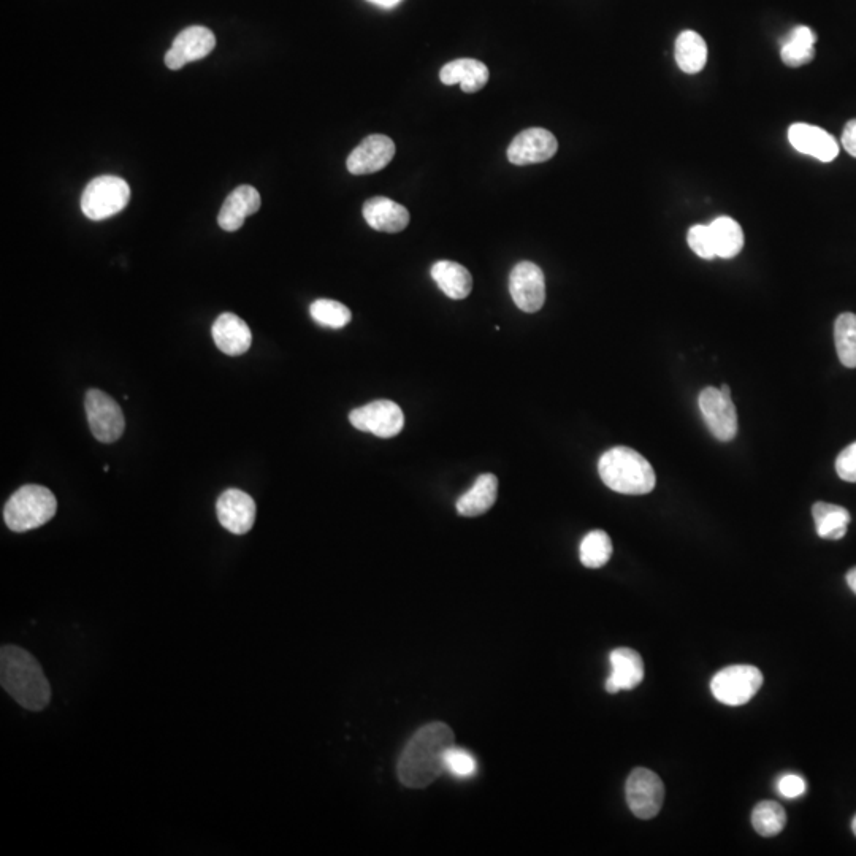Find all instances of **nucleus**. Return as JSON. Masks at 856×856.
I'll return each instance as SVG.
<instances>
[{
  "mask_svg": "<svg viewBox=\"0 0 856 856\" xmlns=\"http://www.w3.org/2000/svg\"><path fill=\"white\" fill-rule=\"evenodd\" d=\"M0 684L27 711H43L50 704V682L42 666L21 647L4 646L0 650Z\"/></svg>",
  "mask_w": 856,
  "mask_h": 856,
  "instance_id": "f03ea898",
  "label": "nucleus"
},
{
  "mask_svg": "<svg viewBox=\"0 0 856 856\" xmlns=\"http://www.w3.org/2000/svg\"><path fill=\"white\" fill-rule=\"evenodd\" d=\"M478 771L476 758L462 747L451 746L444 753V772H449L457 779H468Z\"/></svg>",
  "mask_w": 856,
  "mask_h": 856,
  "instance_id": "2f4dec72",
  "label": "nucleus"
},
{
  "mask_svg": "<svg viewBox=\"0 0 856 856\" xmlns=\"http://www.w3.org/2000/svg\"><path fill=\"white\" fill-rule=\"evenodd\" d=\"M845 579H847V584H849L850 590H852L856 595V568L850 570L849 573H847V576H845Z\"/></svg>",
  "mask_w": 856,
  "mask_h": 856,
  "instance_id": "4c0bfd02",
  "label": "nucleus"
},
{
  "mask_svg": "<svg viewBox=\"0 0 856 856\" xmlns=\"http://www.w3.org/2000/svg\"><path fill=\"white\" fill-rule=\"evenodd\" d=\"M395 156V143L386 135H370L349 154V172L352 175H370L386 169Z\"/></svg>",
  "mask_w": 856,
  "mask_h": 856,
  "instance_id": "2eb2a0df",
  "label": "nucleus"
},
{
  "mask_svg": "<svg viewBox=\"0 0 856 856\" xmlns=\"http://www.w3.org/2000/svg\"><path fill=\"white\" fill-rule=\"evenodd\" d=\"M219 524L234 535H245L256 522V501L243 490L229 489L216 503Z\"/></svg>",
  "mask_w": 856,
  "mask_h": 856,
  "instance_id": "4468645a",
  "label": "nucleus"
},
{
  "mask_svg": "<svg viewBox=\"0 0 856 856\" xmlns=\"http://www.w3.org/2000/svg\"><path fill=\"white\" fill-rule=\"evenodd\" d=\"M262 205V199L256 188L243 184L230 192L226 202L218 214V224L226 232H237L245 224L246 218L257 213Z\"/></svg>",
  "mask_w": 856,
  "mask_h": 856,
  "instance_id": "6ab92c4d",
  "label": "nucleus"
},
{
  "mask_svg": "<svg viewBox=\"0 0 856 856\" xmlns=\"http://www.w3.org/2000/svg\"><path fill=\"white\" fill-rule=\"evenodd\" d=\"M432 278L444 295L452 300L467 299L473 289L471 273L463 265L452 260H440L432 267Z\"/></svg>",
  "mask_w": 856,
  "mask_h": 856,
  "instance_id": "5701e85b",
  "label": "nucleus"
},
{
  "mask_svg": "<svg viewBox=\"0 0 856 856\" xmlns=\"http://www.w3.org/2000/svg\"><path fill=\"white\" fill-rule=\"evenodd\" d=\"M611 555L612 541L608 533L603 532V530H593L582 539L579 557H581V563L585 568L598 570L611 560Z\"/></svg>",
  "mask_w": 856,
  "mask_h": 856,
  "instance_id": "c85d7f7f",
  "label": "nucleus"
},
{
  "mask_svg": "<svg viewBox=\"0 0 856 856\" xmlns=\"http://www.w3.org/2000/svg\"><path fill=\"white\" fill-rule=\"evenodd\" d=\"M627 803L630 811L641 818L649 820L662 811L665 801V785L654 771L646 768H636L631 771L627 780Z\"/></svg>",
  "mask_w": 856,
  "mask_h": 856,
  "instance_id": "6e6552de",
  "label": "nucleus"
},
{
  "mask_svg": "<svg viewBox=\"0 0 856 856\" xmlns=\"http://www.w3.org/2000/svg\"><path fill=\"white\" fill-rule=\"evenodd\" d=\"M674 58L682 72L688 75L701 72L707 62V46L703 37L695 31L681 32L676 40Z\"/></svg>",
  "mask_w": 856,
  "mask_h": 856,
  "instance_id": "a878e982",
  "label": "nucleus"
},
{
  "mask_svg": "<svg viewBox=\"0 0 856 856\" xmlns=\"http://www.w3.org/2000/svg\"><path fill=\"white\" fill-rule=\"evenodd\" d=\"M86 416L89 428L100 443H115L124 433L123 409L116 403L115 398L102 390L91 389L85 398Z\"/></svg>",
  "mask_w": 856,
  "mask_h": 856,
  "instance_id": "0eeeda50",
  "label": "nucleus"
},
{
  "mask_svg": "<svg viewBox=\"0 0 856 856\" xmlns=\"http://www.w3.org/2000/svg\"><path fill=\"white\" fill-rule=\"evenodd\" d=\"M836 473L845 482H856V441L839 454Z\"/></svg>",
  "mask_w": 856,
  "mask_h": 856,
  "instance_id": "72a5a7b5",
  "label": "nucleus"
},
{
  "mask_svg": "<svg viewBox=\"0 0 856 856\" xmlns=\"http://www.w3.org/2000/svg\"><path fill=\"white\" fill-rule=\"evenodd\" d=\"M609 662H611V674L606 679L604 688L611 695L622 690H633L644 681V663L636 650L628 647L612 650Z\"/></svg>",
  "mask_w": 856,
  "mask_h": 856,
  "instance_id": "f3484780",
  "label": "nucleus"
},
{
  "mask_svg": "<svg viewBox=\"0 0 856 856\" xmlns=\"http://www.w3.org/2000/svg\"><path fill=\"white\" fill-rule=\"evenodd\" d=\"M454 746V731L443 722L428 723L409 739L398 760V780L408 788H425L444 772V753Z\"/></svg>",
  "mask_w": 856,
  "mask_h": 856,
  "instance_id": "f257e3e1",
  "label": "nucleus"
},
{
  "mask_svg": "<svg viewBox=\"0 0 856 856\" xmlns=\"http://www.w3.org/2000/svg\"><path fill=\"white\" fill-rule=\"evenodd\" d=\"M557 150L558 142L554 134L549 130L533 127L516 135L508 148V159L514 165L541 164L552 159Z\"/></svg>",
  "mask_w": 856,
  "mask_h": 856,
  "instance_id": "ddd939ff",
  "label": "nucleus"
},
{
  "mask_svg": "<svg viewBox=\"0 0 856 856\" xmlns=\"http://www.w3.org/2000/svg\"><path fill=\"white\" fill-rule=\"evenodd\" d=\"M216 46V37L207 27L192 26L176 35L172 48L165 54V65L170 70L183 69L189 62L207 58Z\"/></svg>",
  "mask_w": 856,
  "mask_h": 856,
  "instance_id": "f8f14e48",
  "label": "nucleus"
},
{
  "mask_svg": "<svg viewBox=\"0 0 856 856\" xmlns=\"http://www.w3.org/2000/svg\"><path fill=\"white\" fill-rule=\"evenodd\" d=\"M687 241L693 253L700 256L701 259L711 260L717 257L715 256L714 241H712L709 226H703V224L693 226L692 229L688 230Z\"/></svg>",
  "mask_w": 856,
  "mask_h": 856,
  "instance_id": "473e14b6",
  "label": "nucleus"
},
{
  "mask_svg": "<svg viewBox=\"0 0 856 856\" xmlns=\"http://www.w3.org/2000/svg\"><path fill=\"white\" fill-rule=\"evenodd\" d=\"M834 344L841 364L856 368V314L842 313L834 322Z\"/></svg>",
  "mask_w": 856,
  "mask_h": 856,
  "instance_id": "cd10ccee",
  "label": "nucleus"
},
{
  "mask_svg": "<svg viewBox=\"0 0 856 856\" xmlns=\"http://www.w3.org/2000/svg\"><path fill=\"white\" fill-rule=\"evenodd\" d=\"M311 318L330 329H343L351 322L352 313L348 306L335 300L319 299L310 306Z\"/></svg>",
  "mask_w": 856,
  "mask_h": 856,
  "instance_id": "7c9ffc66",
  "label": "nucleus"
},
{
  "mask_svg": "<svg viewBox=\"0 0 856 856\" xmlns=\"http://www.w3.org/2000/svg\"><path fill=\"white\" fill-rule=\"evenodd\" d=\"M842 146L850 156L856 157V119H852L845 124L844 132H842Z\"/></svg>",
  "mask_w": 856,
  "mask_h": 856,
  "instance_id": "c9c22d12",
  "label": "nucleus"
},
{
  "mask_svg": "<svg viewBox=\"0 0 856 856\" xmlns=\"http://www.w3.org/2000/svg\"><path fill=\"white\" fill-rule=\"evenodd\" d=\"M788 142L798 153L815 157L818 161L831 162L839 154L836 138L826 130L811 124L796 123L788 129Z\"/></svg>",
  "mask_w": 856,
  "mask_h": 856,
  "instance_id": "dca6fc26",
  "label": "nucleus"
},
{
  "mask_svg": "<svg viewBox=\"0 0 856 856\" xmlns=\"http://www.w3.org/2000/svg\"><path fill=\"white\" fill-rule=\"evenodd\" d=\"M852 830H853V833H855V836H856V815H855V818H853V822H852Z\"/></svg>",
  "mask_w": 856,
  "mask_h": 856,
  "instance_id": "ea45409f",
  "label": "nucleus"
},
{
  "mask_svg": "<svg viewBox=\"0 0 856 856\" xmlns=\"http://www.w3.org/2000/svg\"><path fill=\"white\" fill-rule=\"evenodd\" d=\"M509 292L519 310L536 313L546 302V279L538 265L520 262L509 275Z\"/></svg>",
  "mask_w": 856,
  "mask_h": 856,
  "instance_id": "9b49d317",
  "label": "nucleus"
},
{
  "mask_svg": "<svg viewBox=\"0 0 856 856\" xmlns=\"http://www.w3.org/2000/svg\"><path fill=\"white\" fill-rule=\"evenodd\" d=\"M812 516H814L817 535L823 539H831V541L844 538L850 520H852L847 509L839 505L823 503V501L815 503L814 508H812Z\"/></svg>",
  "mask_w": 856,
  "mask_h": 856,
  "instance_id": "393cba45",
  "label": "nucleus"
},
{
  "mask_svg": "<svg viewBox=\"0 0 856 856\" xmlns=\"http://www.w3.org/2000/svg\"><path fill=\"white\" fill-rule=\"evenodd\" d=\"M763 674L750 665H734L720 669L712 677L711 692L715 700L727 706H742L760 692Z\"/></svg>",
  "mask_w": 856,
  "mask_h": 856,
  "instance_id": "423d86ee",
  "label": "nucleus"
},
{
  "mask_svg": "<svg viewBox=\"0 0 856 856\" xmlns=\"http://www.w3.org/2000/svg\"><path fill=\"white\" fill-rule=\"evenodd\" d=\"M712 241H714L715 256L722 259H733L738 256L744 246V232L734 219L722 216L709 224Z\"/></svg>",
  "mask_w": 856,
  "mask_h": 856,
  "instance_id": "bb28decb",
  "label": "nucleus"
},
{
  "mask_svg": "<svg viewBox=\"0 0 856 856\" xmlns=\"http://www.w3.org/2000/svg\"><path fill=\"white\" fill-rule=\"evenodd\" d=\"M349 422L360 432L373 433L378 438H394L403 430L405 414L397 403L376 400L351 411Z\"/></svg>",
  "mask_w": 856,
  "mask_h": 856,
  "instance_id": "1a4fd4ad",
  "label": "nucleus"
},
{
  "mask_svg": "<svg viewBox=\"0 0 856 856\" xmlns=\"http://www.w3.org/2000/svg\"><path fill=\"white\" fill-rule=\"evenodd\" d=\"M211 333L219 351L227 356H241L249 351L253 343V333L248 324L234 313H222L214 321Z\"/></svg>",
  "mask_w": 856,
  "mask_h": 856,
  "instance_id": "a211bd4d",
  "label": "nucleus"
},
{
  "mask_svg": "<svg viewBox=\"0 0 856 856\" xmlns=\"http://www.w3.org/2000/svg\"><path fill=\"white\" fill-rule=\"evenodd\" d=\"M498 497V479L495 474H481L473 487L457 500V513L463 517H478L486 514L495 505Z\"/></svg>",
  "mask_w": 856,
  "mask_h": 856,
  "instance_id": "4be33fe9",
  "label": "nucleus"
},
{
  "mask_svg": "<svg viewBox=\"0 0 856 856\" xmlns=\"http://www.w3.org/2000/svg\"><path fill=\"white\" fill-rule=\"evenodd\" d=\"M701 414L712 435L723 443L734 440L738 435V411L733 398L727 397L722 390L706 387L698 398Z\"/></svg>",
  "mask_w": 856,
  "mask_h": 856,
  "instance_id": "9d476101",
  "label": "nucleus"
},
{
  "mask_svg": "<svg viewBox=\"0 0 856 856\" xmlns=\"http://www.w3.org/2000/svg\"><path fill=\"white\" fill-rule=\"evenodd\" d=\"M720 390H722L723 394L727 395V397H730V398H731V389H730V386H727V384H723V386H722V387H720Z\"/></svg>",
  "mask_w": 856,
  "mask_h": 856,
  "instance_id": "58836bf2",
  "label": "nucleus"
},
{
  "mask_svg": "<svg viewBox=\"0 0 856 856\" xmlns=\"http://www.w3.org/2000/svg\"><path fill=\"white\" fill-rule=\"evenodd\" d=\"M601 481L623 495H646L655 487V471L649 460L630 448L609 449L598 462Z\"/></svg>",
  "mask_w": 856,
  "mask_h": 856,
  "instance_id": "7ed1b4c3",
  "label": "nucleus"
},
{
  "mask_svg": "<svg viewBox=\"0 0 856 856\" xmlns=\"http://www.w3.org/2000/svg\"><path fill=\"white\" fill-rule=\"evenodd\" d=\"M817 35L811 27L798 26L785 37L780 48V58L788 67H803L814 61Z\"/></svg>",
  "mask_w": 856,
  "mask_h": 856,
  "instance_id": "b1692460",
  "label": "nucleus"
},
{
  "mask_svg": "<svg viewBox=\"0 0 856 856\" xmlns=\"http://www.w3.org/2000/svg\"><path fill=\"white\" fill-rule=\"evenodd\" d=\"M777 787H779L780 795L790 799L799 798L806 792V782H804L803 777L796 776V774L780 777Z\"/></svg>",
  "mask_w": 856,
  "mask_h": 856,
  "instance_id": "f704fd0d",
  "label": "nucleus"
},
{
  "mask_svg": "<svg viewBox=\"0 0 856 856\" xmlns=\"http://www.w3.org/2000/svg\"><path fill=\"white\" fill-rule=\"evenodd\" d=\"M130 200L129 184L118 176H99L81 195V210L91 221H104L121 213Z\"/></svg>",
  "mask_w": 856,
  "mask_h": 856,
  "instance_id": "39448f33",
  "label": "nucleus"
},
{
  "mask_svg": "<svg viewBox=\"0 0 856 856\" xmlns=\"http://www.w3.org/2000/svg\"><path fill=\"white\" fill-rule=\"evenodd\" d=\"M752 825L760 836L774 837L784 831L787 814L776 801H761L752 812Z\"/></svg>",
  "mask_w": 856,
  "mask_h": 856,
  "instance_id": "c756f323",
  "label": "nucleus"
},
{
  "mask_svg": "<svg viewBox=\"0 0 856 856\" xmlns=\"http://www.w3.org/2000/svg\"><path fill=\"white\" fill-rule=\"evenodd\" d=\"M362 213L371 229L386 234L402 232L409 224V211L400 203L381 195L368 200Z\"/></svg>",
  "mask_w": 856,
  "mask_h": 856,
  "instance_id": "aec40b11",
  "label": "nucleus"
},
{
  "mask_svg": "<svg viewBox=\"0 0 856 856\" xmlns=\"http://www.w3.org/2000/svg\"><path fill=\"white\" fill-rule=\"evenodd\" d=\"M58 511V501L43 486H23L8 498L4 508L7 527L15 533L29 532L48 524Z\"/></svg>",
  "mask_w": 856,
  "mask_h": 856,
  "instance_id": "20e7f679",
  "label": "nucleus"
},
{
  "mask_svg": "<svg viewBox=\"0 0 856 856\" xmlns=\"http://www.w3.org/2000/svg\"><path fill=\"white\" fill-rule=\"evenodd\" d=\"M371 4L379 5V7L383 8H392L395 5L400 4L402 0H368Z\"/></svg>",
  "mask_w": 856,
  "mask_h": 856,
  "instance_id": "e433bc0d",
  "label": "nucleus"
},
{
  "mask_svg": "<svg viewBox=\"0 0 856 856\" xmlns=\"http://www.w3.org/2000/svg\"><path fill=\"white\" fill-rule=\"evenodd\" d=\"M490 73L484 62L476 59H455L444 65L440 72V80L443 85H460L463 92L474 94L481 91L489 81Z\"/></svg>",
  "mask_w": 856,
  "mask_h": 856,
  "instance_id": "412c9836",
  "label": "nucleus"
}]
</instances>
